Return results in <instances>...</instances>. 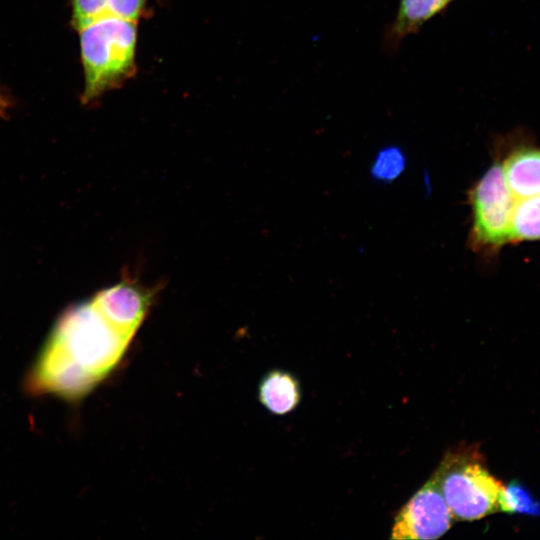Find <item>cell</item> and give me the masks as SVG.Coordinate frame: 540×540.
Masks as SVG:
<instances>
[{
	"instance_id": "10",
	"label": "cell",
	"mask_w": 540,
	"mask_h": 540,
	"mask_svg": "<svg viewBox=\"0 0 540 540\" xmlns=\"http://www.w3.org/2000/svg\"><path fill=\"white\" fill-rule=\"evenodd\" d=\"M453 0H399L396 16L386 34L393 48L407 36L417 33L431 18L442 12Z\"/></svg>"
},
{
	"instance_id": "13",
	"label": "cell",
	"mask_w": 540,
	"mask_h": 540,
	"mask_svg": "<svg viewBox=\"0 0 540 540\" xmlns=\"http://www.w3.org/2000/svg\"><path fill=\"white\" fill-rule=\"evenodd\" d=\"M405 166L406 158L402 150L395 146L386 147L377 153L371 175L378 181L390 182L400 176Z\"/></svg>"
},
{
	"instance_id": "5",
	"label": "cell",
	"mask_w": 540,
	"mask_h": 540,
	"mask_svg": "<svg viewBox=\"0 0 540 540\" xmlns=\"http://www.w3.org/2000/svg\"><path fill=\"white\" fill-rule=\"evenodd\" d=\"M453 515L433 477L405 503L396 515L392 539L428 540L444 535Z\"/></svg>"
},
{
	"instance_id": "2",
	"label": "cell",
	"mask_w": 540,
	"mask_h": 540,
	"mask_svg": "<svg viewBox=\"0 0 540 540\" xmlns=\"http://www.w3.org/2000/svg\"><path fill=\"white\" fill-rule=\"evenodd\" d=\"M84 88L81 102L95 103L137 72L138 21L107 16L78 30Z\"/></svg>"
},
{
	"instance_id": "1",
	"label": "cell",
	"mask_w": 540,
	"mask_h": 540,
	"mask_svg": "<svg viewBox=\"0 0 540 540\" xmlns=\"http://www.w3.org/2000/svg\"><path fill=\"white\" fill-rule=\"evenodd\" d=\"M133 338L113 326L91 300L72 304L56 320L28 388L79 400L118 366Z\"/></svg>"
},
{
	"instance_id": "14",
	"label": "cell",
	"mask_w": 540,
	"mask_h": 540,
	"mask_svg": "<svg viewBox=\"0 0 540 540\" xmlns=\"http://www.w3.org/2000/svg\"><path fill=\"white\" fill-rule=\"evenodd\" d=\"M11 103L9 98L0 91V116L5 117L8 114Z\"/></svg>"
},
{
	"instance_id": "9",
	"label": "cell",
	"mask_w": 540,
	"mask_h": 540,
	"mask_svg": "<svg viewBox=\"0 0 540 540\" xmlns=\"http://www.w3.org/2000/svg\"><path fill=\"white\" fill-rule=\"evenodd\" d=\"M302 391L294 374L283 369L268 371L258 385V400L274 415H286L297 408Z\"/></svg>"
},
{
	"instance_id": "12",
	"label": "cell",
	"mask_w": 540,
	"mask_h": 540,
	"mask_svg": "<svg viewBox=\"0 0 540 540\" xmlns=\"http://www.w3.org/2000/svg\"><path fill=\"white\" fill-rule=\"evenodd\" d=\"M499 510L507 513L540 515V503L520 483L511 482L501 489Z\"/></svg>"
},
{
	"instance_id": "7",
	"label": "cell",
	"mask_w": 540,
	"mask_h": 540,
	"mask_svg": "<svg viewBox=\"0 0 540 540\" xmlns=\"http://www.w3.org/2000/svg\"><path fill=\"white\" fill-rule=\"evenodd\" d=\"M506 183L516 199L540 195V149L522 147L502 164Z\"/></svg>"
},
{
	"instance_id": "11",
	"label": "cell",
	"mask_w": 540,
	"mask_h": 540,
	"mask_svg": "<svg viewBox=\"0 0 540 540\" xmlns=\"http://www.w3.org/2000/svg\"><path fill=\"white\" fill-rule=\"evenodd\" d=\"M540 239V195L516 199L510 226V241Z\"/></svg>"
},
{
	"instance_id": "8",
	"label": "cell",
	"mask_w": 540,
	"mask_h": 540,
	"mask_svg": "<svg viewBox=\"0 0 540 540\" xmlns=\"http://www.w3.org/2000/svg\"><path fill=\"white\" fill-rule=\"evenodd\" d=\"M152 0H69L71 24L79 30L90 22L107 16L139 21L151 13Z\"/></svg>"
},
{
	"instance_id": "6",
	"label": "cell",
	"mask_w": 540,
	"mask_h": 540,
	"mask_svg": "<svg viewBox=\"0 0 540 540\" xmlns=\"http://www.w3.org/2000/svg\"><path fill=\"white\" fill-rule=\"evenodd\" d=\"M90 300L113 326L134 337L150 307L151 294L136 284L121 282L102 289Z\"/></svg>"
},
{
	"instance_id": "4",
	"label": "cell",
	"mask_w": 540,
	"mask_h": 540,
	"mask_svg": "<svg viewBox=\"0 0 540 540\" xmlns=\"http://www.w3.org/2000/svg\"><path fill=\"white\" fill-rule=\"evenodd\" d=\"M469 199L472 208V247L495 250L510 242L516 198L506 183L500 163L493 164L475 183Z\"/></svg>"
},
{
	"instance_id": "3",
	"label": "cell",
	"mask_w": 540,
	"mask_h": 540,
	"mask_svg": "<svg viewBox=\"0 0 540 540\" xmlns=\"http://www.w3.org/2000/svg\"><path fill=\"white\" fill-rule=\"evenodd\" d=\"M432 477L454 520H477L499 510L502 485L471 448L446 452Z\"/></svg>"
}]
</instances>
